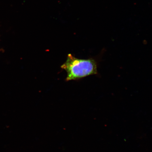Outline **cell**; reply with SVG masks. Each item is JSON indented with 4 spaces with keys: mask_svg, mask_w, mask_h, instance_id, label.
Segmentation results:
<instances>
[{
    "mask_svg": "<svg viewBox=\"0 0 152 152\" xmlns=\"http://www.w3.org/2000/svg\"><path fill=\"white\" fill-rule=\"evenodd\" d=\"M61 68L67 73L66 81L83 78L87 76L98 74V62L93 58L81 59L68 55L67 59Z\"/></svg>",
    "mask_w": 152,
    "mask_h": 152,
    "instance_id": "cell-1",
    "label": "cell"
}]
</instances>
